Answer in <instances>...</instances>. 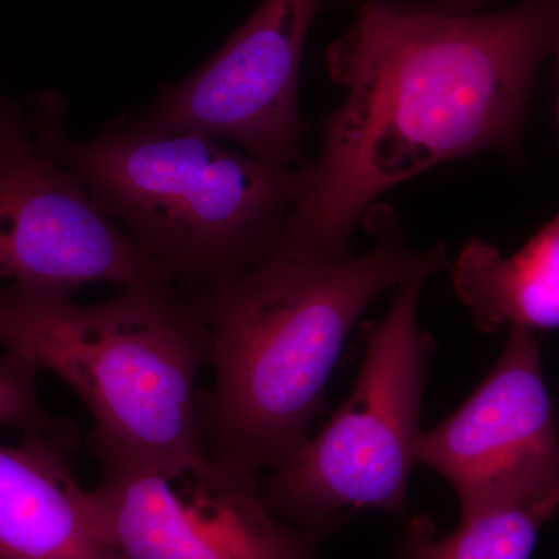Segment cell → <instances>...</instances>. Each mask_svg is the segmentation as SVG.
<instances>
[{"instance_id":"3","label":"cell","mask_w":559,"mask_h":559,"mask_svg":"<svg viewBox=\"0 0 559 559\" xmlns=\"http://www.w3.org/2000/svg\"><path fill=\"white\" fill-rule=\"evenodd\" d=\"M40 148L83 182L98 207L170 274L183 296L266 255L310 171L226 150L201 132L120 117L91 140L66 134L57 92L27 102Z\"/></svg>"},{"instance_id":"8","label":"cell","mask_w":559,"mask_h":559,"mask_svg":"<svg viewBox=\"0 0 559 559\" xmlns=\"http://www.w3.org/2000/svg\"><path fill=\"white\" fill-rule=\"evenodd\" d=\"M415 460L451 485L460 518L522 507L559 513V430L535 331L509 326L479 388L419 433Z\"/></svg>"},{"instance_id":"10","label":"cell","mask_w":559,"mask_h":559,"mask_svg":"<svg viewBox=\"0 0 559 559\" xmlns=\"http://www.w3.org/2000/svg\"><path fill=\"white\" fill-rule=\"evenodd\" d=\"M75 451L40 433L0 444V559H121L76 479Z\"/></svg>"},{"instance_id":"16","label":"cell","mask_w":559,"mask_h":559,"mask_svg":"<svg viewBox=\"0 0 559 559\" xmlns=\"http://www.w3.org/2000/svg\"><path fill=\"white\" fill-rule=\"evenodd\" d=\"M558 499H559V485H558Z\"/></svg>"},{"instance_id":"1","label":"cell","mask_w":559,"mask_h":559,"mask_svg":"<svg viewBox=\"0 0 559 559\" xmlns=\"http://www.w3.org/2000/svg\"><path fill=\"white\" fill-rule=\"evenodd\" d=\"M559 0L444 16L369 0L326 51L347 91L326 116L304 197L266 255L340 261L382 194L444 162L518 153L533 83L554 49Z\"/></svg>"},{"instance_id":"13","label":"cell","mask_w":559,"mask_h":559,"mask_svg":"<svg viewBox=\"0 0 559 559\" xmlns=\"http://www.w3.org/2000/svg\"><path fill=\"white\" fill-rule=\"evenodd\" d=\"M40 370L13 352H0V426L22 436L40 433L79 448L80 432L68 419L55 417L40 400Z\"/></svg>"},{"instance_id":"6","label":"cell","mask_w":559,"mask_h":559,"mask_svg":"<svg viewBox=\"0 0 559 559\" xmlns=\"http://www.w3.org/2000/svg\"><path fill=\"white\" fill-rule=\"evenodd\" d=\"M100 466L90 498L121 559H318L337 530L280 520L260 476L207 455Z\"/></svg>"},{"instance_id":"2","label":"cell","mask_w":559,"mask_h":559,"mask_svg":"<svg viewBox=\"0 0 559 559\" xmlns=\"http://www.w3.org/2000/svg\"><path fill=\"white\" fill-rule=\"evenodd\" d=\"M373 248L340 261L264 255L191 294L209 336L212 390H200L205 455L263 476L311 437L325 392L360 316L447 246L411 248L399 215L367 213Z\"/></svg>"},{"instance_id":"9","label":"cell","mask_w":559,"mask_h":559,"mask_svg":"<svg viewBox=\"0 0 559 559\" xmlns=\"http://www.w3.org/2000/svg\"><path fill=\"white\" fill-rule=\"evenodd\" d=\"M322 0H264L226 46L138 117L229 140L253 159L305 168L300 73Z\"/></svg>"},{"instance_id":"7","label":"cell","mask_w":559,"mask_h":559,"mask_svg":"<svg viewBox=\"0 0 559 559\" xmlns=\"http://www.w3.org/2000/svg\"><path fill=\"white\" fill-rule=\"evenodd\" d=\"M76 293L90 283L180 293L36 140L27 109L0 87V283Z\"/></svg>"},{"instance_id":"11","label":"cell","mask_w":559,"mask_h":559,"mask_svg":"<svg viewBox=\"0 0 559 559\" xmlns=\"http://www.w3.org/2000/svg\"><path fill=\"white\" fill-rule=\"evenodd\" d=\"M447 271L481 333L559 329V213L511 257L471 238Z\"/></svg>"},{"instance_id":"15","label":"cell","mask_w":559,"mask_h":559,"mask_svg":"<svg viewBox=\"0 0 559 559\" xmlns=\"http://www.w3.org/2000/svg\"><path fill=\"white\" fill-rule=\"evenodd\" d=\"M554 50H555V53H557L558 73H559V17H558L557 33H555ZM558 119H559V97H558Z\"/></svg>"},{"instance_id":"12","label":"cell","mask_w":559,"mask_h":559,"mask_svg":"<svg viewBox=\"0 0 559 559\" xmlns=\"http://www.w3.org/2000/svg\"><path fill=\"white\" fill-rule=\"evenodd\" d=\"M554 516L546 507L487 511L460 518L457 527L441 533L429 516L417 514L403 530L396 559H530Z\"/></svg>"},{"instance_id":"14","label":"cell","mask_w":559,"mask_h":559,"mask_svg":"<svg viewBox=\"0 0 559 559\" xmlns=\"http://www.w3.org/2000/svg\"><path fill=\"white\" fill-rule=\"evenodd\" d=\"M412 5L430 13L444 14V16H466L476 14V11L488 0H409Z\"/></svg>"},{"instance_id":"4","label":"cell","mask_w":559,"mask_h":559,"mask_svg":"<svg viewBox=\"0 0 559 559\" xmlns=\"http://www.w3.org/2000/svg\"><path fill=\"white\" fill-rule=\"evenodd\" d=\"M64 289L0 285V348L49 371L90 411L100 465L204 457L201 371L209 336L182 293L123 288L84 305Z\"/></svg>"},{"instance_id":"5","label":"cell","mask_w":559,"mask_h":559,"mask_svg":"<svg viewBox=\"0 0 559 559\" xmlns=\"http://www.w3.org/2000/svg\"><path fill=\"white\" fill-rule=\"evenodd\" d=\"M450 257L401 283L388 312L360 326L364 353L355 384L288 462L260 476L264 502L301 528H340L360 510L403 514L436 341L419 329L418 305Z\"/></svg>"}]
</instances>
